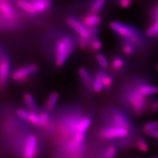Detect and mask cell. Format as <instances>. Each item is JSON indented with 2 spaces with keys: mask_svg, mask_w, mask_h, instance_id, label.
I'll return each mask as SVG.
<instances>
[{
  "mask_svg": "<svg viewBox=\"0 0 158 158\" xmlns=\"http://www.w3.org/2000/svg\"><path fill=\"white\" fill-rule=\"evenodd\" d=\"M73 49V44L69 37H64L57 44L55 62L57 66H62Z\"/></svg>",
  "mask_w": 158,
  "mask_h": 158,
  "instance_id": "1",
  "label": "cell"
},
{
  "mask_svg": "<svg viewBox=\"0 0 158 158\" xmlns=\"http://www.w3.org/2000/svg\"><path fill=\"white\" fill-rule=\"evenodd\" d=\"M110 27L114 32L123 38H128L132 44H138L140 43L141 40L138 35L134 29L129 26L119 22L113 21L110 23Z\"/></svg>",
  "mask_w": 158,
  "mask_h": 158,
  "instance_id": "2",
  "label": "cell"
},
{
  "mask_svg": "<svg viewBox=\"0 0 158 158\" xmlns=\"http://www.w3.org/2000/svg\"><path fill=\"white\" fill-rule=\"evenodd\" d=\"M145 97L141 95L137 89L130 91L127 99L134 113L136 115H142L146 108Z\"/></svg>",
  "mask_w": 158,
  "mask_h": 158,
  "instance_id": "3",
  "label": "cell"
},
{
  "mask_svg": "<svg viewBox=\"0 0 158 158\" xmlns=\"http://www.w3.org/2000/svg\"><path fill=\"white\" fill-rule=\"evenodd\" d=\"M128 129L116 127L114 128H110L102 131L100 136L103 139H111L115 138H123L128 135Z\"/></svg>",
  "mask_w": 158,
  "mask_h": 158,
  "instance_id": "4",
  "label": "cell"
},
{
  "mask_svg": "<svg viewBox=\"0 0 158 158\" xmlns=\"http://www.w3.org/2000/svg\"><path fill=\"white\" fill-rule=\"evenodd\" d=\"M37 70L38 66L36 64H31L14 71L12 74V78L15 81H23L27 79L29 75L35 73Z\"/></svg>",
  "mask_w": 158,
  "mask_h": 158,
  "instance_id": "5",
  "label": "cell"
},
{
  "mask_svg": "<svg viewBox=\"0 0 158 158\" xmlns=\"http://www.w3.org/2000/svg\"><path fill=\"white\" fill-rule=\"evenodd\" d=\"M67 23L77 34H79V35L81 36V38H89L90 34L88 30L82 23H79L76 19L72 17H70L68 18Z\"/></svg>",
  "mask_w": 158,
  "mask_h": 158,
  "instance_id": "6",
  "label": "cell"
},
{
  "mask_svg": "<svg viewBox=\"0 0 158 158\" xmlns=\"http://www.w3.org/2000/svg\"><path fill=\"white\" fill-rule=\"evenodd\" d=\"M36 138L34 135L29 136L25 145L23 158H34L36 152Z\"/></svg>",
  "mask_w": 158,
  "mask_h": 158,
  "instance_id": "7",
  "label": "cell"
},
{
  "mask_svg": "<svg viewBox=\"0 0 158 158\" xmlns=\"http://www.w3.org/2000/svg\"><path fill=\"white\" fill-rule=\"evenodd\" d=\"M10 72V63L6 56L1 55L0 63V81L1 85H4L8 79Z\"/></svg>",
  "mask_w": 158,
  "mask_h": 158,
  "instance_id": "8",
  "label": "cell"
},
{
  "mask_svg": "<svg viewBox=\"0 0 158 158\" xmlns=\"http://www.w3.org/2000/svg\"><path fill=\"white\" fill-rule=\"evenodd\" d=\"M139 93L145 97L153 96L158 93V87L154 85L142 84L136 88Z\"/></svg>",
  "mask_w": 158,
  "mask_h": 158,
  "instance_id": "9",
  "label": "cell"
},
{
  "mask_svg": "<svg viewBox=\"0 0 158 158\" xmlns=\"http://www.w3.org/2000/svg\"><path fill=\"white\" fill-rule=\"evenodd\" d=\"M113 120L114 123L117 127L128 129L129 122L123 114L120 112L115 113L113 115Z\"/></svg>",
  "mask_w": 158,
  "mask_h": 158,
  "instance_id": "10",
  "label": "cell"
},
{
  "mask_svg": "<svg viewBox=\"0 0 158 158\" xmlns=\"http://www.w3.org/2000/svg\"><path fill=\"white\" fill-rule=\"evenodd\" d=\"M0 10L1 14L6 19L10 20L14 17V11L12 8L6 2H1Z\"/></svg>",
  "mask_w": 158,
  "mask_h": 158,
  "instance_id": "11",
  "label": "cell"
},
{
  "mask_svg": "<svg viewBox=\"0 0 158 158\" xmlns=\"http://www.w3.org/2000/svg\"><path fill=\"white\" fill-rule=\"evenodd\" d=\"M31 2L37 12L45 11L51 6L50 0H32Z\"/></svg>",
  "mask_w": 158,
  "mask_h": 158,
  "instance_id": "12",
  "label": "cell"
},
{
  "mask_svg": "<svg viewBox=\"0 0 158 158\" xmlns=\"http://www.w3.org/2000/svg\"><path fill=\"white\" fill-rule=\"evenodd\" d=\"M101 21L102 20L100 17L97 16L95 14H92L85 17L83 19V23L85 26L93 27L101 23Z\"/></svg>",
  "mask_w": 158,
  "mask_h": 158,
  "instance_id": "13",
  "label": "cell"
},
{
  "mask_svg": "<svg viewBox=\"0 0 158 158\" xmlns=\"http://www.w3.org/2000/svg\"><path fill=\"white\" fill-rule=\"evenodd\" d=\"M17 6L19 8L31 14H35L37 13V11L34 7L31 2H29L26 0H18L17 2Z\"/></svg>",
  "mask_w": 158,
  "mask_h": 158,
  "instance_id": "14",
  "label": "cell"
},
{
  "mask_svg": "<svg viewBox=\"0 0 158 158\" xmlns=\"http://www.w3.org/2000/svg\"><path fill=\"white\" fill-rule=\"evenodd\" d=\"M105 74H106L104 73L103 72H100L97 73L96 77L93 81L92 87L94 91L97 93L100 92L102 89V87H104L102 84V79Z\"/></svg>",
  "mask_w": 158,
  "mask_h": 158,
  "instance_id": "15",
  "label": "cell"
},
{
  "mask_svg": "<svg viewBox=\"0 0 158 158\" xmlns=\"http://www.w3.org/2000/svg\"><path fill=\"white\" fill-rule=\"evenodd\" d=\"M84 136L85 135L83 133L76 131L72 142L70 144V149L74 151L78 149L81 142L84 140Z\"/></svg>",
  "mask_w": 158,
  "mask_h": 158,
  "instance_id": "16",
  "label": "cell"
},
{
  "mask_svg": "<svg viewBox=\"0 0 158 158\" xmlns=\"http://www.w3.org/2000/svg\"><path fill=\"white\" fill-rule=\"evenodd\" d=\"M59 98V95L57 93H52L48 97L46 103V108L48 111H51L55 107Z\"/></svg>",
  "mask_w": 158,
  "mask_h": 158,
  "instance_id": "17",
  "label": "cell"
},
{
  "mask_svg": "<svg viewBox=\"0 0 158 158\" xmlns=\"http://www.w3.org/2000/svg\"><path fill=\"white\" fill-rule=\"evenodd\" d=\"M79 75L81 77V79L83 80V81L85 83V84L89 86H93V81L91 77L90 74L87 72V70L85 68H80L79 69Z\"/></svg>",
  "mask_w": 158,
  "mask_h": 158,
  "instance_id": "18",
  "label": "cell"
},
{
  "mask_svg": "<svg viewBox=\"0 0 158 158\" xmlns=\"http://www.w3.org/2000/svg\"><path fill=\"white\" fill-rule=\"evenodd\" d=\"M91 121L90 119L87 118L81 119L77 125L76 131L81 133H85V131L89 128L90 125Z\"/></svg>",
  "mask_w": 158,
  "mask_h": 158,
  "instance_id": "19",
  "label": "cell"
},
{
  "mask_svg": "<svg viewBox=\"0 0 158 158\" xmlns=\"http://www.w3.org/2000/svg\"><path fill=\"white\" fill-rule=\"evenodd\" d=\"M136 146L138 150L142 152H147L149 151V147L147 144V142L141 137L137 138L136 142Z\"/></svg>",
  "mask_w": 158,
  "mask_h": 158,
  "instance_id": "20",
  "label": "cell"
},
{
  "mask_svg": "<svg viewBox=\"0 0 158 158\" xmlns=\"http://www.w3.org/2000/svg\"><path fill=\"white\" fill-rule=\"evenodd\" d=\"M146 33L149 37H153L158 35V18H156V21L148 28Z\"/></svg>",
  "mask_w": 158,
  "mask_h": 158,
  "instance_id": "21",
  "label": "cell"
},
{
  "mask_svg": "<svg viewBox=\"0 0 158 158\" xmlns=\"http://www.w3.org/2000/svg\"><path fill=\"white\" fill-rule=\"evenodd\" d=\"M104 3L105 0H95L91 8L92 13L96 14L100 12L104 5Z\"/></svg>",
  "mask_w": 158,
  "mask_h": 158,
  "instance_id": "22",
  "label": "cell"
},
{
  "mask_svg": "<svg viewBox=\"0 0 158 158\" xmlns=\"http://www.w3.org/2000/svg\"><path fill=\"white\" fill-rule=\"evenodd\" d=\"M23 98H24L25 103L26 104V105L29 108L33 110L35 108V102L34 100L33 96H32L31 94L29 93L25 94V95L23 96Z\"/></svg>",
  "mask_w": 158,
  "mask_h": 158,
  "instance_id": "23",
  "label": "cell"
},
{
  "mask_svg": "<svg viewBox=\"0 0 158 158\" xmlns=\"http://www.w3.org/2000/svg\"><path fill=\"white\" fill-rule=\"evenodd\" d=\"M158 129V121H151L146 123L143 127V132H147Z\"/></svg>",
  "mask_w": 158,
  "mask_h": 158,
  "instance_id": "24",
  "label": "cell"
},
{
  "mask_svg": "<svg viewBox=\"0 0 158 158\" xmlns=\"http://www.w3.org/2000/svg\"><path fill=\"white\" fill-rule=\"evenodd\" d=\"M96 60L97 62L98 63L99 65L103 69H106L108 67V63L107 60L104 56V55L102 53H98L96 55Z\"/></svg>",
  "mask_w": 158,
  "mask_h": 158,
  "instance_id": "25",
  "label": "cell"
},
{
  "mask_svg": "<svg viewBox=\"0 0 158 158\" xmlns=\"http://www.w3.org/2000/svg\"><path fill=\"white\" fill-rule=\"evenodd\" d=\"M29 121L35 125H40V115H37L35 113H29L28 119Z\"/></svg>",
  "mask_w": 158,
  "mask_h": 158,
  "instance_id": "26",
  "label": "cell"
},
{
  "mask_svg": "<svg viewBox=\"0 0 158 158\" xmlns=\"http://www.w3.org/2000/svg\"><path fill=\"white\" fill-rule=\"evenodd\" d=\"M40 126L45 127L48 124L49 121V115L46 112H42L40 115Z\"/></svg>",
  "mask_w": 158,
  "mask_h": 158,
  "instance_id": "27",
  "label": "cell"
},
{
  "mask_svg": "<svg viewBox=\"0 0 158 158\" xmlns=\"http://www.w3.org/2000/svg\"><path fill=\"white\" fill-rule=\"evenodd\" d=\"M124 66V61L122 59L117 57L115 58L111 63V67L114 70H118Z\"/></svg>",
  "mask_w": 158,
  "mask_h": 158,
  "instance_id": "28",
  "label": "cell"
},
{
  "mask_svg": "<svg viewBox=\"0 0 158 158\" xmlns=\"http://www.w3.org/2000/svg\"><path fill=\"white\" fill-rule=\"evenodd\" d=\"M149 111L151 114H156L158 112V100L154 99L152 100L149 105Z\"/></svg>",
  "mask_w": 158,
  "mask_h": 158,
  "instance_id": "29",
  "label": "cell"
},
{
  "mask_svg": "<svg viewBox=\"0 0 158 158\" xmlns=\"http://www.w3.org/2000/svg\"><path fill=\"white\" fill-rule=\"evenodd\" d=\"M123 51L127 55H131L134 52V48L131 44H125L123 46Z\"/></svg>",
  "mask_w": 158,
  "mask_h": 158,
  "instance_id": "30",
  "label": "cell"
},
{
  "mask_svg": "<svg viewBox=\"0 0 158 158\" xmlns=\"http://www.w3.org/2000/svg\"><path fill=\"white\" fill-rule=\"evenodd\" d=\"M115 148L114 147H109L106 151V153L105 154V157L104 158H114L115 155Z\"/></svg>",
  "mask_w": 158,
  "mask_h": 158,
  "instance_id": "31",
  "label": "cell"
},
{
  "mask_svg": "<svg viewBox=\"0 0 158 158\" xmlns=\"http://www.w3.org/2000/svg\"><path fill=\"white\" fill-rule=\"evenodd\" d=\"M91 47L94 51H99L102 48V43L99 40H94L91 43Z\"/></svg>",
  "mask_w": 158,
  "mask_h": 158,
  "instance_id": "32",
  "label": "cell"
},
{
  "mask_svg": "<svg viewBox=\"0 0 158 158\" xmlns=\"http://www.w3.org/2000/svg\"><path fill=\"white\" fill-rule=\"evenodd\" d=\"M17 114L18 115V116L20 118H21L23 119L27 120L28 119L29 113L25 110L19 109L17 111Z\"/></svg>",
  "mask_w": 158,
  "mask_h": 158,
  "instance_id": "33",
  "label": "cell"
},
{
  "mask_svg": "<svg viewBox=\"0 0 158 158\" xmlns=\"http://www.w3.org/2000/svg\"><path fill=\"white\" fill-rule=\"evenodd\" d=\"M112 79L111 77H110L109 76H107L106 74L104 75V76L103 77L102 79V84H103V86L104 87L108 88L109 87H110L111 85H112Z\"/></svg>",
  "mask_w": 158,
  "mask_h": 158,
  "instance_id": "34",
  "label": "cell"
},
{
  "mask_svg": "<svg viewBox=\"0 0 158 158\" xmlns=\"http://www.w3.org/2000/svg\"><path fill=\"white\" fill-rule=\"evenodd\" d=\"M145 135L158 139V129L143 132Z\"/></svg>",
  "mask_w": 158,
  "mask_h": 158,
  "instance_id": "35",
  "label": "cell"
},
{
  "mask_svg": "<svg viewBox=\"0 0 158 158\" xmlns=\"http://www.w3.org/2000/svg\"><path fill=\"white\" fill-rule=\"evenodd\" d=\"M131 4V0H119V5L124 8H127L130 6Z\"/></svg>",
  "mask_w": 158,
  "mask_h": 158,
  "instance_id": "36",
  "label": "cell"
},
{
  "mask_svg": "<svg viewBox=\"0 0 158 158\" xmlns=\"http://www.w3.org/2000/svg\"><path fill=\"white\" fill-rule=\"evenodd\" d=\"M88 39L89 38H81V40H80V45L82 48H85L88 45Z\"/></svg>",
  "mask_w": 158,
  "mask_h": 158,
  "instance_id": "37",
  "label": "cell"
},
{
  "mask_svg": "<svg viewBox=\"0 0 158 158\" xmlns=\"http://www.w3.org/2000/svg\"><path fill=\"white\" fill-rule=\"evenodd\" d=\"M154 15L156 18V19L158 18V6H156L155 8V11H154Z\"/></svg>",
  "mask_w": 158,
  "mask_h": 158,
  "instance_id": "38",
  "label": "cell"
},
{
  "mask_svg": "<svg viewBox=\"0 0 158 158\" xmlns=\"http://www.w3.org/2000/svg\"><path fill=\"white\" fill-rule=\"evenodd\" d=\"M156 69H157V70H158V64L157 65V66H156Z\"/></svg>",
  "mask_w": 158,
  "mask_h": 158,
  "instance_id": "39",
  "label": "cell"
},
{
  "mask_svg": "<svg viewBox=\"0 0 158 158\" xmlns=\"http://www.w3.org/2000/svg\"><path fill=\"white\" fill-rule=\"evenodd\" d=\"M155 158H158V157H155Z\"/></svg>",
  "mask_w": 158,
  "mask_h": 158,
  "instance_id": "40",
  "label": "cell"
}]
</instances>
